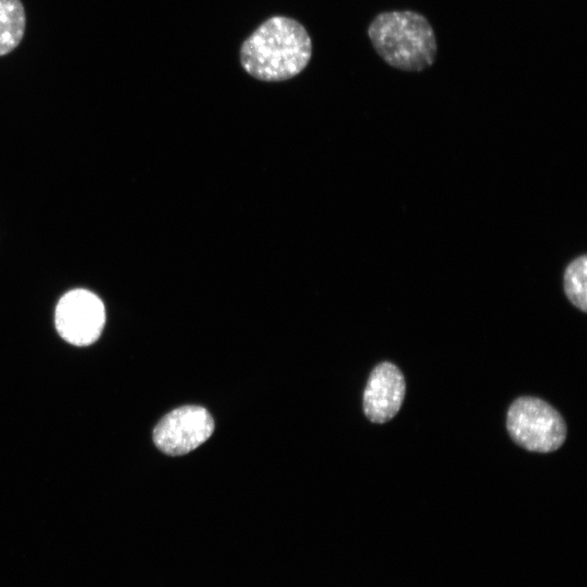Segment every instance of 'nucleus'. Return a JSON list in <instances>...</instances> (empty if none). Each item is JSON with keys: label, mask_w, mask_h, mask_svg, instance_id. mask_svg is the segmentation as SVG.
Returning <instances> with one entry per match:
<instances>
[{"label": "nucleus", "mask_w": 587, "mask_h": 587, "mask_svg": "<svg viewBox=\"0 0 587 587\" xmlns=\"http://www.w3.org/2000/svg\"><path fill=\"white\" fill-rule=\"evenodd\" d=\"M312 42L298 21L276 15L264 21L241 45L240 64L252 77L283 82L308 65Z\"/></svg>", "instance_id": "obj_1"}, {"label": "nucleus", "mask_w": 587, "mask_h": 587, "mask_svg": "<svg viewBox=\"0 0 587 587\" xmlns=\"http://www.w3.org/2000/svg\"><path fill=\"white\" fill-rule=\"evenodd\" d=\"M367 35L377 54L397 70L421 72L436 59L435 32L419 12H382L371 22Z\"/></svg>", "instance_id": "obj_2"}, {"label": "nucleus", "mask_w": 587, "mask_h": 587, "mask_svg": "<svg viewBox=\"0 0 587 587\" xmlns=\"http://www.w3.org/2000/svg\"><path fill=\"white\" fill-rule=\"evenodd\" d=\"M507 428L519 446L534 452H552L566 438V425L560 413L535 397L517 398L510 405Z\"/></svg>", "instance_id": "obj_3"}, {"label": "nucleus", "mask_w": 587, "mask_h": 587, "mask_svg": "<svg viewBox=\"0 0 587 587\" xmlns=\"http://www.w3.org/2000/svg\"><path fill=\"white\" fill-rule=\"evenodd\" d=\"M59 335L75 346H88L96 341L104 326L105 310L101 299L93 292L77 288L59 300L55 314Z\"/></svg>", "instance_id": "obj_4"}, {"label": "nucleus", "mask_w": 587, "mask_h": 587, "mask_svg": "<svg viewBox=\"0 0 587 587\" xmlns=\"http://www.w3.org/2000/svg\"><path fill=\"white\" fill-rule=\"evenodd\" d=\"M214 421L200 405H184L165 414L153 429V441L165 454L183 455L207 441Z\"/></svg>", "instance_id": "obj_5"}, {"label": "nucleus", "mask_w": 587, "mask_h": 587, "mask_svg": "<svg viewBox=\"0 0 587 587\" xmlns=\"http://www.w3.org/2000/svg\"><path fill=\"white\" fill-rule=\"evenodd\" d=\"M405 382L400 370L390 362L379 363L371 372L363 394V410L373 423L391 420L402 405Z\"/></svg>", "instance_id": "obj_6"}, {"label": "nucleus", "mask_w": 587, "mask_h": 587, "mask_svg": "<svg viewBox=\"0 0 587 587\" xmlns=\"http://www.w3.org/2000/svg\"><path fill=\"white\" fill-rule=\"evenodd\" d=\"M26 29V13L21 0H0V57L21 43Z\"/></svg>", "instance_id": "obj_7"}, {"label": "nucleus", "mask_w": 587, "mask_h": 587, "mask_svg": "<svg viewBox=\"0 0 587 587\" xmlns=\"http://www.w3.org/2000/svg\"><path fill=\"white\" fill-rule=\"evenodd\" d=\"M586 255L575 258L565 268L563 275L564 292L569 301L577 309L587 310Z\"/></svg>", "instance_id": "obj_8"}]
</instances>
